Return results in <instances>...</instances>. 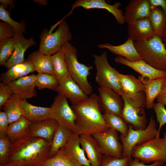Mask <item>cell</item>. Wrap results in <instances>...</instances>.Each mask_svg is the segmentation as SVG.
Instances as JSON below:
<instances>
[{"label":"cell","mask_w":166,"mask_h":166,"mask_svg":"<svg viewBox=\"0 0 166 166\" xmlns=\"http://www.w3.org/2000/svg\"><path fill=\"white\" fill-rule=\"evenodd\" d=\"M51 144L29 135L11 143L8 164L10 166H41L49 158Z\"/></svg>","instance_id":"1"},{"label":"cell","mask_w":166,"mask_h":166,"mask_svg":"<svg viewBox=\"0 0 166 166\" xmlns=\"http://www.w3.org/2000/svg\"><path fill=\"white\" fill-rule=\"evenodd\" d=\"M71 107L76 117L75 124L80 134L93 135L109 128L100 110L96 94H91L86 100Z\"/></svg>","instance_id":"2"},{"label":"cell","mask_w":166,"mask_h":166,"mask_svg":"<svg viewBox=\"0 0 166 166\" xmlns=\"http://www.w3.org/2000/svg\"><path fill=\"white\" fill-rule=\"evenodd\" d=\"M124 102L121 117L135 130H143L147 126L145 111L146 98L144 92L121 95Z\"/></svg>","instance_id":"3"},{"label":"cell","mask_w":166,"mask_h":166,"mask_svg":"<svg viewBox=\"0 0 166 166\" xmlns=\"http://www.w3.org/2000/svg\"><path fill=\"white\" fill-rule=\"evenodd\" d=\"M61 48L64 51L65 61L71 77L87 95H91L92 87L88 82V78L93 66H88L78 61L77 50L69 42L64 44Z\"/></svg>","instance_id":"4"},{"label":"cell","mask_w":166,"mask_h":166,"mask_svg":"<svg viewBox=\"0 0 166 166\" xmlns=\"http://www.w3.org/2000/svg\"><path fill=\"white\" fill-rule=\"evenodd\" d=\"M134 45L144 61L155 69L166 72V48L160 37L154 35L148 40L134 42Z\"/></svg>","instance_id":"5"},{"label":"cell","mask_w":166,"mask_h":166,"mask_svg":"<svg viewBox=\"0 0 166 166\" xmlns=\"http://www.w3.org/2000/svg\"><path fill=\"white\" fill-rule=\"evenodd\" d=\"M57 29L53 33H50L46 28L40 36V42L38 50L45 55L51 56L58 51L62 46L69 42L72 36L67 22L62 20L57 23Z\"/></svg>","instance_id":"6"},{"label":"cell","mask_w":166,"mask_h":166,"mask_svg":"<svg viewBox=\"0 0 166 166\" xmlns=\"http://www.w3.org/2000/svg\"><path fill=\"white\" fill-rule=\"evenodd\" d=\"M128 130L127 135L124 136L121 134L120 139L123 146L122 157L132 159V153L135 146L143 144L156 137H159L156 123L153 117H151L147 127L143 130L134 129L128 125Z\"/></svg>","instance_id":"7"},{"label":"cell","mask_w":166,"mask_h":166,"mask_svg":"<svg viewBox=\"0 0 166 166\" xmlns=\"http://www.w3.org/2000/svg\"><path fill=\"white\" fill-rule=\"evenodd\" d=\"M96 69L95 81L99 87L110 88L120 95L124 93L116 73L109 64L106 51L100 55L93 54Z\"/></svg>","instance_id":"8"},{"label":"cell","mask_w":166,"mask_h":166,"mask_svg":"<svg viewBox=\"0 0 166 166\" xmlns=\"http://www.w3.org/2000/svg\"><path fill=\"white\" fill-rule=\"evenodd\" d=\"M166 148L164 138L156 137L141 145L135 146L132 156L144 163L156 161L164 162Z\"/></svg>","instance_id":"9"},{"label":"cell","mask_w":166,"mask_h":166,"mask_svg":"<svg viewBox=\"0 0 166 166\" xmlns=\"http://www.w3.org/2000/svg\"><path fill=\"white\" fill-rule=\"evenodd\" d=\"M67 99L64 95L58 93L50 107V117L56 121L59 124L79 134L75 124L76 116Z\"/></svg>","instance_id":"10"},{"label":"cell","mask_w":166,"mask_h":166,"mask_svg":"<svg viewBox=\"0 0 166 166\" xmlns=\"http://www.w3.org/2000/svg\"><path fill=\"white\" fill-rule=\"evenodd\" d=\"M118 132L109 128L106 131L93 135L103 155L119 158H122L123 146L119 141Z\"/></svg>","instance_id":"11"},{"label":"cell","mask_w":166,"mask_h":166,"mask_svg":"<svg viewBox=\"0 0 166 166\" xmlns=\"http://www.w3.org/2000/svg\"><path fill=\"white\" fill-rule=\"evenodd\" d=\"M98 90V103L101 112L121 117L124 106L121 96L110 88L99 87Z\"/></svg>","instance_id":"12"},{"label":"cell","mask_w":166,"mask_h":166,"mask_svg":"<svg viewBox=\"0 0 166 166\" xmlns=\"http://www.w3.org/2000/svg\"><path fill=\"white\" fill-rule=\"evenodd\" d=\"M121 5L119 2L111 5L105 0H78L72 5V9L69 13L71 14L75 8L78 7L86 10L93 9H105L113 14L118 24L123 25L125 21L122 10L119 9Z\"/></svg>","instance_id":"13"},{"label":"cell","mask_w":166,"mask_h":166,"mask_svg":"<svg viewBox=\"0 0 166 166\" xmlns=\"http://www.w3.org/2000/svg\"><path fill=\"white\" fill-rule=\"evenodd\" d=\"M80 134L73 132L66 144L60 149L77 166H92L81 146Z\"/></svg>","instance_id":"14"},{"label":"cell","mask_w":166,"mask_h":166,"mask_svg":"<svg viewBox=\"0 0 166 166\" xmlns=\"http://www.w3.org/2000/svg\"><path fill=\"white\" fill-rule=\"evenodd\" d=\"M114 61L117 63L130 67L139 73L143 77L149 80H154L166 77V72L155 69L142 59L131 61L123 57L118 56L115 58Z\"/></svg>","instance_id":"15"},{"label":"cell","mask_w":166,"mask_h":166,"mask_svg":"<svg viewBox=\"0 0 166 166\" xmlns=\"http://www.w3.org/2000/svg\"><path fill=\"white\" fill-rule=\"evenodd\" d=\"M36 75L32 74L13 81L7 85L14 94L18 96L21 100H26L36 96Z\"/></svg>","instance_id":"16"},{"label":"cell","mask_w":166,"mask_h":166,"mask_svg":"<svg viewBox=\"0 0 166 166\" xmlns=\"http://www.w3.org/2000/svg\"><path fill=\"white\" fill-rule=\"evenodd\" d=\"M54 90L65 96L72 105L78 104L88 97L71 77L59 81Z\"/></svg>","instance_id":"17"},{"label":"cell","mask_w":166,"mask_h":166,"mask_svg":"<svg viewBox=\"0 0 166 166\" xmlns=\"http://www.w3.org/2000/svg\"><path fill=\"white\" fill-rule=\"evenodd\" d=\"M14 38V50L11 57L3 65L8 69L15 65L25 62L26 61L24 57L25 51L30 47L36 45L33 38L27 39L22 33H16Z\"/></svg>","instance_id":"18"},{"label":"cell","mask_w":166,"mask_h":166,"mask_svg":"<svg viewBox=\"0 0 166 166\" xmlns=\"http://www.w3.org/2000/svg\"><path fill=\"white\" fill-rule=\"evenodd\" d=\"M151 9L148 0H131L125 8L124 15L125 22L131 24L148 18Z\"/></svg>","instance_id":"19"},{"label":"cell","mask_w":166,"mask_h":166,"mask_svg":"<svg viewBox=\"0 0 166 166\" xmlns=\"http://www.w3.org/2000/svg\"><path fill=\"white\" fill-rule=\"evenodd\" d=\"M79 138L81 146L91 166H100L103 155L93 136L81 133L80 134Z\"/></svg>","instance_id":"20"},{"label":"cell","mask_w":166,"mask_h":166,"mask_svg":"<svg viewBox=\"0 0 166 166\" xmlns=\"http://www.w3.org/2000/svg\"><path fill=\"white\" fill-rule=\"evenodd\" d=\"M127 28L129 37L134 42L148 40L154 35L151 23L147 18L128 24Z\"/></svg>","instance_id":"21"},{"label":"cell","mask_w":166,"mask_h":166,"mask_svg":"<svg viewBox=\"0 0 166 166\" xmlns=\"http://www.w3.org/2000/svg\"><path fill=\"white\" fill-rule=\"evenodd\" d=\"M59 124L56 121L52 118L31 123L30 135L44 139L51 144Z\"/></svg>","instance_id":"22"},{"label":"cell","mask_w":166,"mask_h":166,"mask_svg":"<svg viewBox=\"0 0 166 166\" xmlns=\"http://www.w3.org/2000/svg\"><path fill=\"white\" fill-rule=\"evenodd\" d=\"M97 46L100 49H107L115 54L131 61L142 59L135 47L134 42L129 37L124 43L119 45L115 46L109 43H104Z\"/></svg>","instance_id":"23"},{"label":"cell","mask_w":166,"mask_h":166,"mask_svg":"<svg viewBox=\"0 0 166 166\" xmlns=\"http://www.w3.org/2000/svg\"><path fill=\"white\" fill-rule=\"evenodd\" d=\"M35 71L33 64L26 61L25 62L15 65L6 72L1 73L0 81L3 83L8 85L11 82Z\"/></svg>","instance_id":"24"},{"label":"cell","mask_w":166,"mask_h":166,"mask_svg":"<svg viewBox=\"0 0 166 166\" xmlns=\"http://www.w3.org/2000/svg\"><path fill=\"white\" fill-rule=\"evenodd\" d=\"M138 79L144 84V92L146 98V108L149 109L152 108L156 99L162 89L165 77L154 80H149L140 76Z\"/></svg>","instance_id":"25"},{"label":"cell","mask_w":166,"mask_h":166,"mask_svg":"<svg viewBox=\"0 0 166 166\" xmlns=\"http://www.w3.org/2000/svg\"><path fill=\"white\" fill-rule=\"evenodd\" d=\"M22 116L31 123L51 118L50 107H44L32 105L26 100H21Z\"/></svg>","instance_id":"26"},{"label":"cell","mask_w":166,"mask_h":166,"mask_svg":"<svg viewBox=\"0 0 166 166\" xmlns=\"http://www.w3.org/2000/svg\"><path fill=\"white\" fill-rule=\"evenodd\" d=\"M26 61L33 64L38 73L55 75L51 56L43 54L38 50L29 55Z\"/></svg>","instance_id":"27"},{"label":"cell","mask_w":166,"mask_h":166,"mask_svg":"<svg viewBox=\"0 0 166 166\" xmlns=\"http://www.w3.org/2000/svg\"><path fill=\"white\" fill-rule=\"evenodd\" d=\"M31 123L22 115L17 120L9 124L7 135L11 143L30 135Z\"/></svg>","instance_id":"28"},{"label":"cell","mask_w":166,"mask_h":166,"mask_svg":"<svg viewBox=\"0 0 166 166\" xmlns=\"http://www.w3.org/2000/svg\"><path fill=\"white\" fill-rule=\"evenodd\" d=\"M116 73L124 93L133 95L144 91V85L139 79L132 75L121 74L116 70Z\"/></svg>","instance_id":"29"},{"label":"cell","mask_w":166,"mask_h":166,"mask_svg":"<svg viewBox=\"0 0 166 166\" xmlns=\"http://www.w3.org/2000/svg\"><path fill=\"white\" fill-rule=\"evenodd\" d=\"M73 132L67 127L59 124L55 131L51 143L49 158L54 157L66 144Z\"/></svg>","instance_id":"30"},{"label":"cell","mask_w":166,"mask_h":166,"mask_svg":"<svg viewBox=\"0 0 166 166\" xmlns=\"http://www.w3.org/2000/svg\"><path fill=\"white\" fill-rule=\"evenodd\" d=\"M147 18L151 23L154 35L161 38L166 23V16L162 9L159 6L151 7Z\"/></svg>","instance_id":"31"},{"label":"cell","mask_w":166,"mask_h":166,"mask_svg":"<svg viewBox=\"0 0 166 166\" xmlns=\"http://www.w3.org/2000/svg\"><path fill=\"white\" fill-rule=\"evenodd\" d=\"M51 57L55 75L59 81L71 77L65 61L64 52L61 48Z\"/></svg>","instance_id":"32"},{"label":"cell","mask_w":166,"mask_h":166,"mask_svg":"<svg viewBox=\"0 0 166 166\" xmlns=\"http://www.w3.org/2000/svg\"><path fill=\"white\" fill-rule=\"evenodd\" d=\"M20 98L13 94L3 106V110L7 114L9 123L19 119L22 115Z\"/></svg>","instance_id":"33"},{"label":"cell","mask_w":166,"mask_h":166,"mask_svg":"<svg viewBox=\"0 0 166 166\" xmlns=\"http://www.w3.org/2000/svg\"><path fill=\"white\" fill-rule=\"evenodd\" d=\"M103 115L109 128L117 131L124 136L127 135L128 126L121 117L116 114L107 113H103Z\"/></svg>","instance_id":"34"},{"label":"cell","mask_w":166,"mask_h":166,"mask_svg":"<svg viewBox=\"0 0 166 166\" xmlns=\"http://www.w3.org/2000/svg\"><path fill=\"white\" fill-rule=\"evenodd\" d=\"M58 84L59 81L55 75L46 73H38L36 75V87L39 90L48 89L54 90Z\"/></svg>","instance_id":"35"},{"label":"cell","mask_w":166,"mask_h":166,"mask_svg":"<svg viewBox=\"0 0 166 166\" xmlns=\"http://www.w3.org/2000/svg\"><path fill=\"white\" fill-rule=\"evenodd\" d=\"M15 48L14 37L0 40V65H4L12 55Z\"/></svg>","instance_id":"36"},{"label":"cell","mask_w":166,"mask_h":166,"mask_svg":"<svg viewBox=\"0 0 166 166\" xmlns=\"http://www.w3.org/2000/svg\"><path fill=\"white\" fill-rule=\"evenodd\" d=\"M41 166H77L60 149L53 157L48 159Z\"/></svg>","instance_id":"37"},{"label":"cell","mask_w":166,"mask_h":166,"mask_svg":"<svg viewBox=\"0 0 166 166\" xmlns=\"http://www.w3.org/2000/svg\"><path fill=\"white\" fill-rule=\"evenodd\" d=\"M0 19L11 25L16 33H26V23L24 21H22L21 22H18L13 20L10 17L5 6L2 4L0 5Z\"/></svg>","instance_id":"38"},{"label":"cell","mask_w":166,"mask_h":166,"mask_svg":"<svg viewBox=\"0 0 166 166\" xmlns=\"http://www.w3.org/2000/svg\"><path fill=\"white\" fill-rule=\"evenodd\" d=\"M11 143L6 135H0V165L8 163Z\"/></svg>","instance_id":"39"},{"label":"cell","mask_w":166,"mask_h":166,"mask_svg":"<svg viewBox=\"0 0 166 166\" xmlns=\"http://www.w3.org/2000/svg\"><path fill=\"white\" fill-rule=\"evenodd\" d=\"M132 159L103 155L100 166H129V162Z\"/></svg>","instance_id":"40"},{"label":"cell","mask_w":166,"mask_h":166,"mask_svg":"<svg viewBox=\"0 0 166 166\" xmlns=\"http://www.w3.org/2000/svg\"><path fill=\"white\" fill-rule=\"evenodd\" d=\"M152 108L155 113L157 121L159 123L158 134L160 136L162 127L166 123V109L165 106L160 102L154 103Z\"/></svg>","instance_id":"41"},{"label":"cell","mask_w":166,"mask_h":166,"mask_svg":"<svg viewBox=\"0 0 166 166\" xmlns=\"http://www.w3.org/2000/svg\"><path fill=\"white\" fill-rule=\"evenodd\" d=\"M16 34L14 29L10 24L4 22H0V40L13 38Z\"/></svg>","instance_id":"42"},{"label":"cell","mask_w":166,"mask_h":166,"mask_svg":"<svg viewBox=\"0 0 166 166\" xmlns=\"http://www.w3.org/2000/svg\"><path fill=\"white\" fill-rule=\"evenodd\" d=\"M13 94L7 85L0 83V107L3 106Z\"/></svg>","instance_id":"43"},{"label":"cell","mask_w":166,"mask_h":166,"mask_svg":"<svg viewBox=\"0 0 166 166\" xmlns=\"http://www.w3.org/2000/svg\"><path fill=\"white\" fill-rule=\"evenodd\" d=\"M8 116L3 111L0 112V135H6L9 124Z\"/></svg>","instance_id":"44"},{"label":"cell","mask_w":166,"mask_h":166,"mask_svg":"<svg viewBox=\"0 0 166 166\" xmlns=\"http://www.w3.org/2000/svg\"><path fill=\"white\" fill-rule=\"evenodd\" d=\"M164 162L156 161L150 164H146L137 158H134L129 162V166H161Z\"/></svg>","instance_id":"45"},{"label":"cell","mask_w":166,"mask_h":166,"mask_svg":"<svg viewBox=\"0 0 166 166\" xmlns=\"http://www.w3.org/2000/svg\"><path fill=\"white\" fill-rule=\"evenodd\" d=\"M148 1L151 7H160L166 16V0H148Z\"/></svg>","instance_id":"46"},{"label":"cell","mask_w":166,"mask_h":166,"mask_svg":"<svg viewBox=\"0 0 166 166\" xmlns=\"http://www.w3.org/2000/svg\"><path fill=\"white\" fill-rule=\"evenodd\" d=\"M156 99L157 102L161 103L166 107V86L162 88Z\"/></svg>","instance_id":"47"},{"label":"cell","mask_w":166,"mask_h":166,"mask_svg":"<svg viewBox=\"0 0 166 166\" xmlns=\"http://www.w3.org/2000/svg\"><path fill=\"white\" fill-rule=\"evenodd\" d=\"M0 3L5 6V9L7 8L8 5L9 6L10 9L13 8L14 6V1L12 0H0Z\"/></svg>","instance_id":"48"},{"label":"cell","mask_w":166,"mask_h":166,"mask_svg":"<svg viewBox=\"0 0 166 166\" xmlns=\"http://www.w3.org/2000/svg\"><path fill=\"white\" fill-rule=\"evenodd\" d=\"M161 39L166 48V23L165 29Z\"/></svg>","instance_id":"49"},{"label":"cell","mask_w":166,"mask_h":166,"mask_svg":"<svg viewBox=\"0 0 166 166\" xmlns=\"http://www.w3.org/2000/svg\"><path fill=\"white\" fill-rule=\"evenodd\" d=\"M34 2L37 3L40 5H46L47 3V1L45 0H34Z\"/></svg>","instance_id":"50"},{"label":"cell","mask_w":166,"mask_h":166,"mask_svg":"<svg viewBox=\"0 0 166 166\" xmlns=\"http://www.w3.org/2000/svg\"><path fill=\"white\" fill-rule=\"evenodd\" d=\"M163 138H164V140L165 146V148H166V155H165V158L164 162L166 163V132H165L164 133V136Z\"/></svg>","instance_id":"51"},{"label":"cell","mask_w":166,"mask_h":166,"mask_svg":"<svg viewBox=\"0 0 166 166\" xmlns=\"http://www.w3.org/2000/svg\"><path fill=\"white\" fill-rule=\"evenodd\" d=\"M166 86V77H165V80L164 83V84H163V86L162 88L163 87H165Z\"/></svg>","instance_id":"52"},{"label":"cell","mask_w":166,"mask_h":166,"mask_svg":"<svg viewBox=\"0 0 166 166\" xmlns=\"http://www.w3.org/2000/svg\"><path fill=\"white\" fill-rule=\"evenodd\" d=\"M0 166H10V165H9L8 164H6L5 165H0Z\"/></svg>","instance_id":"53"},{"label":"cell","mask_w":166,"mask_h":166,"mask_svg":"<svg viewBox=\"0 0 166 166\" xmlns=\"http://www.w3.org/2000/svg\"></svg>","instance_id":"54"}]
</instances>
